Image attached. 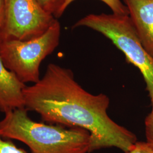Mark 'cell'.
Returning <instances> with one entry per match:
<instances>
[{
	"label": "cell",
	"mask_w": 153,
	"mask_h": 153,
	"mask_svg": "<svg viewBox=\"0 0 153 153\" xmlns=\"http://www.w3.org/2000/svg\"><path fill=\"white\" fill-rule=\"evenodd\" d=\"M23 94L25 108L38 114L44 122L87 130L90 134L89 153L109 148L126 153L137 141L133 132L108 115V97L88 93L70 69L49 64L43 77L26 86Z\"/></svg>",
	"instance_id": "1"
},
{
	"label": "cell",
	"mask_w": 153,
	"mask_h": 153,
	"mask_svg": "<svg viewBox=\"0 0 153 153\" xmlns=\"http://www.w3.org/2000/svg\"><path fill=\"white\" fill-rule=\"evenodd\" d=\"M25 108L5 114L0 136L27 145L30 153H89L90 134L81 128L33 121Z\"/></svg>",
	"instance_id": "2"
},
{
	"label": "cell",
	"mask_w": 153,
	"mask_h": 153,
	"mask_svg": "<svg viewBox=\"0 0 153 153\" xmlns=\"http://www.w3.org/2000/svg\"><path fill=\"white\" fill-rule=\"evenodd\" d=\"M85 27L100 33L124 54L128 62L141 72L149 97L153 102V58L141 43L129 15L91 14L79 19L73 28Z\"/></svg>",
	"instance_id": "3"
},
{
	"label": "cell",
	"mask_w": 153,
	"mask_h": 153,
	"mask_svg": "<svg viewBox=\"0 0 153 153\" xmlns=\"http://www.w3.org/2000/svg\"><path fill=\"white\" fill-rule=\"evenodd\" d=\"M61 26L56 19L48 30L28 40L0 43V57L6 68L23 83L40 80V66L60 43Z\"/></svg>",
	"instance_id": "4"
},
{
	"label": "cell",
	"mask_w": 153,
	"mask_h": 153,
	"mask_svg": "<svg viewBox=\"0 0 153 153\" xmlns=\"http://www.w3.org/2000/svg\"><path fill=\"white\" fill-rule=\"evenodd\" d=\"M4 6L0 43L37 38L57 19L44 10L37 0H4Z\"/></svg>",
	"instance_id": "5"
},
{
	"label": "cell",
	"mask_w": 153,
	"mask_h": 153,
	"mask_svg": "<svg viewBox=\"0 0 153 153\" xmlns=\"http://www.w3.org/2000/svg\"><path fill=\"white\" fill-rule=\"evenodd\" d=\"M141 43L153 58V0H123Z\"/></svg>",
	"instance_id": "6"
},
{
	"label": "cell",
	"mask_w": 153,
	"mask_h": 153,
	"mask_svg": "<svg viewBox=\"0 0 153 153\" xmlns=\"http://www.w3.org/2000/svg\"><path fill=\"white\" fill-rule=\"evenodd\" d=\"M26 86L6 68L0 57V111L6 114L25 108L23 90Z\"/></svg>",
	"instance_id": "7"
},
{
	"label": "cell",
	"mask_w": 153,
	"mask_h": 153,
	"mask_svg": "<svg viewBox=\"0 0 153 153\" xmlns=\"http://www.w3.org/2000/svg\"><path fill=\"white\" fill-rule=\"evenodd\" d=\"M76 0H66L60 11L61 16L64 13L66 8ZM104 2L109 7L112 13L117 15H128V10L127 7L123 4L121 0H100Z\"/></svg>",
	"instance_id": "8"
},
{
	"label": "cell",
	"mask_w": 153,
	"mask_h": 153,
	"mask_svg": "<svg viewBox=\"0 0 153 153\" xmlns=\"http://www.w3.org/2000/svg\"><path fill=\"white\" fill-rule=\"evenodd\" d=\"M39 4L47 12L56 19L61 16L60 11L66 0H37Z\"/></svg>",
	"instance_id": "9"
},
{
	"label": "cell",
	"mask_w": 153,
	"mask_h": 153,
	"mask_svg": "<svg viewBox=\"0 0 153 153\" xmlns=\"http://www.w3.org/2000/svg\"><path fill=\"white\" fill-rule=\"evenodd\" d=\"M152 105V110L145 120V126L146 142L153 148V102Z\"/></svg>",
	"instance_id": "10"
},
{
	"label": "cell",
	"mask_w": 153,
	"mask_h": 153,
	"mask_svg": "<svg viewBox=\"0 0 153 153\" xmlns=\"http://www.w3.org/2000/svg\"><path fill=\"white\" fill-rule=\"evenodd\" d=\"M0 153H28L23 149L18 148L9 140H5L0 136Z\"/></svg>",
	"instance_id": "11"
},
{
	"label": "cell",
	"mask_w": 153,
	"mask_h": 153,
	"mask_svg": "<svg viewBox=\"0 0 153 153\" xmlns=\"http://www.w3.org/2000/svg\"><path fill=\"white\" fill-rule=\"evenodd\" d=\"M124 153H153V148L146 141H137L128 151Z\"/></svg>",
	"instance_id": "12"
},
{
	"label": "cell",
	"mask_w": 153,
	"mask_h": 153,
	"mask_svg": "<svg viewBox=\"0 0 153 153\" xmlns=\"http://www.w3.org/2000/svg\"><path fill=\"white\" fill-rule=\"evenodd\" d=\"M4 0H0V33L2 27L4 19Z\"/></svg>",
	"instance_id": "13"
}]
</instances>
